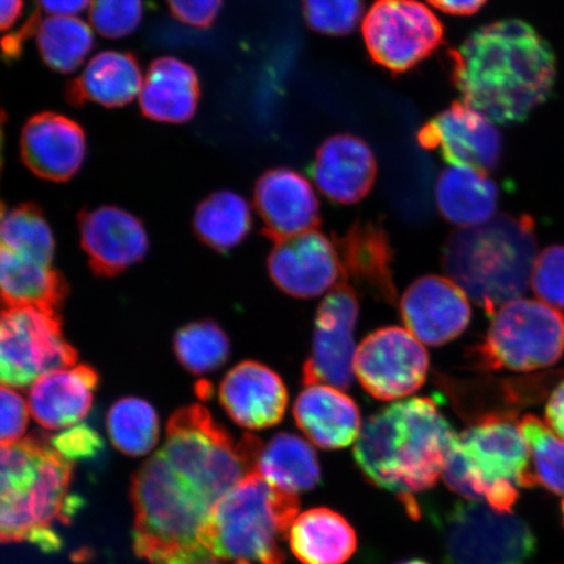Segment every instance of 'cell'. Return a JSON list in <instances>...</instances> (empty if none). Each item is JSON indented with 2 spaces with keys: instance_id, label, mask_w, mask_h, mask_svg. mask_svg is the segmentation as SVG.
Returning a JSON list of instances; mask_svg holds the SVG:
<instances>
[{
  "instance_id": "bcb514c9",
  "label": "cell",
  "mask_w": 564,
  "mask_h": 564,
  "mask_svg": "<svg viewBox=\"0 0 564 564\" xmlns=\"http://www.w3.org/2000/svg\"><path fill=\"white\" fill-rule=\"evenodd\" d=\"M24 0H0V32L11 30L23 13Z\"/></svg>"
},
{
  "instance_id": "277c9868",
  "label": "cell",
  "mask_w": 564,
  "mask_h": 564,
  "mask_svg": "<svg viewBox=\"0 0 564 564\" xmlns=\"http://www.w3.org/2000/svg\"><path fill=\"white\" fill-rule=\"evenodd\" d=\"M73 463L35 438L0 444V544L30 541L58 552L56 524H68L83 502L70 496Z\"/></svg>"
},
{
  "instance_id": "f907efd6",
  "label": "cell",
  "mask_w": 564,
  "mask_h": 564,
  "mask_svg": "<svg viewBox=\"0 0 564 564\" xmlns=\"http://www.w3.org/2000/svg\"><path fill=\"white\" fill-rule=\"evenodd\" d=\"M403 564H429V563L423 562V561H411V562H406V563H403Z\"/></svg>"
},
{
  "instance_id": "4dcf8cb0",
  "label": "cell",
  "mask_w": 564,
  "mask_h": 564,
  "mask_svg": "<svg viewBox=\"0 0 564 564\" xmlns=\"http://www.w3.org/2000/svg\"><path fill=\"white\" fill-rule=\"evenodd\" d=\"M193 225L202 243L217 252L228 253L250 235L251 208L241 195L217 192L197 206Z\"/></svg>"
},
{
  "instance_id": "603a6c76",
  "label": "cell",
  "mask_w": 564,
  "mask_h": 564,
  "mask_svg": "<svg viewBox=\"0 0 564 564\" xmlns=\"http://www.w3.org/2000/svg\"><path fill=\"white\" fill-rule=\"evenodd\" d=\"M295 423L310 442L323 449H341L361 433V412L343 390L326 384L305 386L295 400Z\"/></svg>"
},
{
  "instance_id": "ee69618b",
  "label": "cell",
  "mask_w": 564,
  "mask_h": 564,
  "mask_svg": "<svg viewBox=\"0 0 564 564\" xmlns=\"http://www.w3.org/2000/svg\"><path fill=\"white\" fill-rule=\"evenodd\" d=\"M545 415L547 426L564 440V378L550 394Z\"/></svg>"
},
{
  "instance_id": "30bf717a",
  "label": "cell",
  "mask_w": 564,
  "mask_h": 564,
  "mask_svg": "<svg viewBox=\"0 0 564 564\" xmlns=\"http://www.w3.org/2000/svg\"><path fill=\"white\" fill-rule=\"evenodd\" d=\"M76 362L77 351L63 334L58 313L35 307L0 313V386L26 388Z\"/></svg>"
},
{
  "instance_id": "9a60e30c",
  "label": "cell",
  "mask_w": 564,
  "mask_h": 564,
  "mask_svg": "<svg viewBox=\"0 0 564 564\" xmlns=\"http://www.w3.org/2000/svg\"><path fill=\"white\" fill-rule=\"evenodd\" d=\"M268 272L280 291L295 299H315L344 278L337 243L317 230L274 243Z\"/></svg>"
},
{
  "instance_id": "816d5d0a",
  "label": "cell",
  "mask_w": 564,
  "mask_h": 564,
  "mask_svg": "<svg viewBox=\"0 0 564 564\" xmlns=\"http://www.w3.org/2000/svg\"><path fill=\"white\" fill-rule=\"evenodd\" d=\"M562 518H563V525H564V500H563V503H562Z\"/></svg>"
},
{
  "instance_id": "f1b7e54d",
  "label": "cell",
  "mask_w": 564,
  "mask_h": 564,
  "mask_svg": "<svg viewBox=\"0 0 564 564\" xmlns=\"http://www.w3.org/2000/svg\"><path fill=\"white\" fill-rule=\"evenodd\" d=\"M344 276H352L387 301L394 300L390 263L392 250L386 230L376 223H356L337 241Z\"/></svg>"
},
{
  "instance_id": "ab89813d",
  "label": "cell",
  "mask_w": 564,
  "mask_h": 564,
  "mask_svg": "<svg viewBox=\"0 0 564 564\" xmlns=\"http://www.w3.org/2000/svg\"><path fill=\"white\" fill-rule=\"evenodd\" d=\"M531 284L541 302L564 313V245L550 246L539 253Z\"/></svg>"
},
{
  "instance_id": "d590c367",
  "label": "cell",
  "mask_w": 564,
  "mask_h": 564,
  "mask_svg": "<svg viewBox=\"0 0 564 564\" xmlns=\"http://www.w3.org/2000/svg\"><path fill=\"white\" fill-rule=\"evenodd\" d=\"M519 427L531 453L534 486L564 494V440L531 414L521 417Z\"/></svg>"
},
{
  "instance_id": "f6af8a7d",
  "label": "cell",
  "mask_w": 564,
  "mask_h": 564,
  "mask_svg": "<svg viewBox=\"0 0 564 564\" xmlns=\"http://www.w3.org/2000/svg\"><path fill=\"white\" fill-rule=\"evenodd\" d=\"M427 2L448 15L470 17L481 10L488 0H427Z\"/></svg>"
},
{
  "instance_id": "ffe728a7",
  "label": "cell",
  "mask_w": 564,
  "mask_h": 564,
  "mask_svg": "<svg viewBox=\"0 0 564 564\" xmlns=\"http://www.w3.org/2000/svg\"><path fill=\"white\" fill-rule=\"evenodd\" d=\"M218 400L238 426L264 430L284 419L289 397L276 371L260 362L245 361L225 376Z\"/></svg>"
},
{
  "instance_id": "484cf974",
  "label": "cell",
  "mask_w": 564,
  "mask_h": 564,
  "mask_svg": "<svg viewBox=\"0 0 564 564\" xmlns=\"http://www.w3.org/2000/svg\"><path fill=\"white\" fill-rule=\"evenodd\" d=\"M143 73L135 55L102 52L91 58L83 73L68 83L66 100L73 106L97 104L122 108L143 88Z\"/></svg>"
},
{
  "instance_id": "d6986e66",
  "label": "cell",
  "mask_w": 564,
  "mask_h": 564,
  "mask_svg": "<svg viewBox=\"0 0 564 564\" xmlns=\"http://www.w3.org/2000/svg\"><path fill=\"white\" fill-rule=\"evenodd\" d=\"M21 160L42 180L67 182L80 171L87 154L86 132L79 123L56 112H41L24 126Z\"/></svg>"
},
{
  "instance_id": "836d02e7",
  "label": "cell",
  "mask_w": 564,
  "mask_h": 564,
  "mask_svg": "<svg viewBox=\"0 0 564 564\" xmlns=\"http://www.w3.org/2000/svg\"><path fill=\"white\" fill-rule=\"evenodd\" d=\"M0 247L53 264L55 241L44 212L34 203L6 210L0 217Z\"/></svg>"
},
{
  "instance_id": "ac0fdd59",
  "label": "cell",
  "mask_w": 564,
  "mask_h": 564,
  "mask_svg": "<svg viewBox=\"0 0 564 564\" xmlns=\"http://www.w3.org/2000/svg\"><path fill=\"white\" fill-rule=\"evenodd\" d=\"M253 206L263 221V235L274 241L316 230L321 204L310 182L288 167L265 172L253 188Z\"/></svg>"
},
{
  "instance_id": "44dd1931",
  "label": "cell",
  "mask_w": 564,
  "mask_h": 564,
  "mask_svg": "<svg viewBox=\"0 0 564 564\" xmlns=\"http://www.w3.org/2000/svg\"><path fill=\"white\" fill-rule=\"evenodd\" d=\"M310 172L328 200L349 206L369 195L377 181L378 164L365 140L336 135L316 151Z\"/></svg>"
},
{
  "instance_id": "7c38bea8",
  "label": "cell",
  "mask_w": 564,
  "mask_h": 564,
  "mask_svg": "<svg viewBox=\"0 0 564 564\" xmlns=\"http://www.w3.org/2000/svg\"><path fill=\"white\" fill-rule=\"evenodd\" d=\"M430 358L423 344L408 329L384 327L359 344L355 373L373 399L393 401L411 397L426 382Z\"/></svg>"
},
{
  "instance_id": "d6a6232c",
  "label": "cell",
  "mask_w": 564,
  "mask_h": 564,
  "mask_svg": "<svg viewBox=\"0 0 564 564\" xmlns=\"http://www.w3.org/2000/svg\"><path fill=\"white\" fill-rule=\"evenodd\" d=\"M106 429L116 448L129 456H144L156 447L160 420L145 400L124 398L110 408Z\"/></svg>"
},
{
  "instance_id": "8d00e7d4",
  "label": "cell",
  "mask_w": 564,
  "mask_h": 564,
  "mask_svg": "<svg viewBox=\"0 0 564 564\" xmlns=\"http://www.w3.org/2000/svg\"><path fill=\"white\" fill-rule=\"evenodd\" d=\"M310 30L327 35H347L356 30L365 12V0H302Z\"/></svg>"
},
{
  "instance_id": "4316f807",
  "label": "cell",
  "mask_w": 564,
  "mask_h": 564,
  "mask_svg": "<svg viewBox=\"0 0 564 564\" xmlns=\"http://www.w3.org/2000/svg\"><path fill=\"white\" fill-rule=\"evenodd\" d=\"M443 218L462 229L479 227L496 217L499 192L488 175L474 169H444L435 186Z\"/></svg>"
},
{
  "instance_id": "7bdbcfd3",
  "label": "cell",
  "mask_w": 564,
  "mask_h": 564,
  "mask_svg": "<svg viewBox=\"0 0 564 564\" xmlns=\"http://www.w3.org/2000/svg\"><path fill=\"white\" fill-rule=\"evenodd\" d=\"M172 15L183 24L207 30L220 13L224 0H166Z\"/></svg>"
},
{
  "instance_id": "4fadbf2b",
  "label": "cell",
  "mask_w": 564,
  "mask_h": 564,
  "mask_svg": "<svg viewBox=\"0 0 564 564\" xmlns=\"http://www.w3.org/2000/svg\"><path fill=\"white\" fill-rule=\"evenodd\" d=\"M358 315L357 293L350 285L338 284L324 297L315 316L312 352L303 366V384L348 390L355 373Z\"/></svg>"
},
{
  "instance_id": "7a4b0ae2",
  "label": "cell",
  "mask_w": 564,
  "mask_h": 564,
  "mask_svg": "<svg viewBox=\"0 0 564 564\" xmlns=\"http://www.w3.org/2000/svg\"><path fill=\"white\" fill-rule=\"evenodd\" d=\"M448 58L464 104L499 124L524 122L554 88L553 48L523 20L478 28Z\"/></svg>"
},
{
  "instance_id": "74e56055",
  "label": "cell",
  "mask_w": 564,
  "mask_h": 564,
  "mask_svg": "<svg viewBox=\"0 0 564 564\" xmlns=\"http://www.w3.org/2000/svg\"><path fill=\"white\" fill-rule=\"evenodd\" d=\"M143 0H91L89 20L106 39H122L138 30Z\"/></svg>"
},
{
  "instance_id": "5bb4252c",
  "label": "cell",
  "mask_w": 564,
  "mask_h": 564,
  "mask_svg": "<svg viewBox=\"0 0 564 564\" xmlns=\"http://www.w3.org/2000/svg\"><path fill=\"white\" fill-rule=\"evenodd\" d=\"M425 150H438L454 166L491 173L502 160V135L488 117L464 102H454L419 131Z\"/></svg>"
},
{
  "instance_id": "3957f363",
  "label": "cell",
  "mask_w": 564,
  "mask_h": 564,
  "mask_svg": "<svg viewBox=\"0 0 564 564\" xmlns=\"http://www.w3.org/2000/svg\"><path fill=\"white\" fill-rule=\"evenodd\" d=\"M456 440L434 400L413 398L366 421L356 441L355 458L370 482L398 492L409 512H417L412 494L438 481Z\"/></svg>"
},
{
  "instance_id": "e575fe53",
  "label": "cell",
  "mask_w": 564,
  "mask_h": 564,
  "mask_svg": "<svg viewBox=\"0 0 564 564\" xmlns=\"http://www.w3.org/2000/svg\"><path fill=\"white\" fill-rule=\"evenodd\" d=\"M174 351L180 364L194 376L214 372L230 357V340L212 321L189 323L174 337Z\"/></svg>"
},
{
  "instance_id": "1f68e13d",
  "label": "cell",
  "mask_w": 564,
  "mask_h": 564,
  "mask_svg": "<svg viewBox=\"0 0 564 564\" xmlns=\"http://www.w3.org/2000/svg\"><path fill=\"white\" fill-rule=\"evenodd\" d=\"M34 35L42 61L59 74L75 73L95 46L90 26L76 17L46 18Z\"/></svg>"
},
{
  "instance_id": "f35d334b",
  "label": "cell",
  "mask_w": 564,
  "mask_h": 564,
  "mask_svg": "<svg viewBox=\"0 0 564 564\" xmlns=\"http://www.w3.org/2000/svg\"><path fill=\"white\" fill-rule=\"evenodd\" d=\"M91 0H35L34 11L15 33L7 35L0 44L6 61H15L23 53L24 46L37 31L41 21L54 17H75L87 10Z\"/></svg>"
},
{
  "instance_id": "7402d4cb",
  "label": "cell",
  "mask_w": 564,
  "mask_h": 564,
  "mask_svg": "<svg viewBox=\"0 0 564 564\" xmlns=\"http://www.w3.org/2000/svg\"><path fill=\"white\" fill-rule=\"evenodd\" d=\"M98 373L87 365L55 370L35 382L28 408L46 430H66L87 417L98 386Z\"/></svg>"
},
{
  "instance_id": "f546056e",
  "label": "cell",
  "mask_w": 564,
  "mask_h": 564,
  "mask_svg": "<svg viewBox=\"0 0 564 564\" xmlns=\"http://www.w3.org/2000/svg\"><path fill=\"white\" fill-rule=\"evenodd\" d=\"M256 471L282 491H308L321 482V467L312 446L300 436L279 433L260 449Z\"/></svg>"
},
{
  "instance_id": "7dc6e473",
  "label": "cell",
  "mask_w": 564,
  "mask_h": 564,
  "mask_svg": "<svg viewBox=\"0 0 564 564\" xmlns=\"http://www.w3.org/2000/svg\"><path fill=\"white\" fill-rule=\"evenodd\" d=\"M166 564H227L220 562V560L214 558V556H210L207 552H196L193 554H188L185 556H181V558H176L172 562H169Z\"/></svg>"
},
{
  "instance_id": "cb8c5ba5",
  "label": "cell",
  "mask_w": 564,
  "mask_h": 564,
  "mask_svg": "<svg viewBox=\"0 0 564 564\" xmlns=\"http://www.w3.org/2000/svg\"><path fill=\"white\" fill-rule=\"evenodd\" d=\"M139 96L144 117L161 123H186L199 105V77L187 63L162 56L148 68Z\"/></svg>"
},
{
  "instance_id": "e0dca14e",
  "label": "cell",
  "mask_w": 564,
  "mask_h": 564,
  "mask_svg": "<svg viewBox=\"0 0 564 564\" xmlns=\"http://www.w3.org/2000/svg\"><path fill=\"white\" fill-rule=\"evenodd\" d=\"M79 229L91 271L100 278L118 276L141 262L150 249L143 223L118 207L82 210Z\"/></svg>"
},
{
  "instance_id": "60d3db41",
  "label": "cell",
  "mask_w": 564,
  "mask_h": 564,
  "mask_svg": "<svg viewBox=\"0 0 564 564\" xmlns=\"http://www.w3.org/2000/svg\"><path fill=\"white\" fill-rule=\"evenodd\" d=\"M51 440V446L56 453L70 463L91 460L104 448L101 436L88 425H76L63 430Z\"/></svg>"
},
{
  "instance_id": "c3c4849f",
  "label": "cell",
  "mask_w": 564,
  "mask_h": 564,
  "mask_svg": "<svg viewBox=\"0 0 564 564\" xmlns=\"http://www.w3.org/2000/svg\"><path fill=\"white\" fill-rule=\"evenodd\" d=\"M4 126L6 115L4 111L0 109V172H2L3 167Z\"/></svg>"
},
{
  "instance_id": "6da1fadb",
  "label": "cell",
  "mask_w": 564,
  "mask_h": 564,
  "mask_svg": "<svg viewBox=\"0 0 564 564\" xmlns=\"http://www.w3.org/2000/svg\"><path fill=\"white\" fill-rule=\"evenodd\" d=\"M262 442L236 443L206 408L189 405L167 423L164 446L141 465L131 488L133 547L151 564L204 550L200 535L218 500L256 465Z\"/></svg>"
},
{
  "instance_id": "8992f818",
  "label": "cell",
  "mask_w": 564,
  "mask_h": 564,
  "mask_svg": "<svg viewBox=\"0 0 564 564\" xmlns=\"http://www.w3.org/2000/svg\"><path fill=\"white\" fill-rule=\"evenodd\" d=\"M299 505L297 496L274 488L252 470L218 500L200 545L214 558L231 564H284L280 544Z\"/></svg>"
},
{
  "instance_id": "52a82bcc",
  "label": "cell",
  "mask_w": 564,
  "mask_h": 564,
  "mask_svg": "<svg viewBox=\"0 0 564 564\" xmlns=\"http://www.w3.org/2000/svg\"><path fill=\"white\" fill-rule=\"evenodd\" d=\"M442 476L462 497L512 512L519 490L534 486L531 453L514 414L489 415L457 435Z\"/></svg>"
},
{
  "instance_id": "681fc988",
  "label": "cell",
  "mask_w": 564,
  "mask_h": 564,
  "mask_svg": "<svg viewBox=\"0 0 564 564\" xmlns=\"http://www.w3.org/2000/svg\"><path fill=\"white\" fill-rule=\"evenodd\" d=\"M4 212H6L4 204L2 202H0V217L3 216Z\"/></svg>"
},
{
  "instance_id": "83f0119b",
  "label": "cell",
  "mask_w": 564,
  "mask_h": 564,
  "mask_svg": "<svg viewBox=\"0 0 564 564\" xmlns=\"http://www.w3.org/2000/svg\"><path fill=\"white\" fill-rule=\"evenodd\" d=\"M289 544L303 564H344L357 549L355 529L329 509H313L295 518L289 531Z\"/></svg>"
},
{
  "instance_id": "9c48e42d",
  "label": "cell",
  "mask_w": 564,
  "mask_h": 564,
  "mask_svg": "<svg viewBox=\"0 0 564 564\" xmlns=\"http://www.w3.org/2000/svg\"><path fill=\"white\" fill-rule=\"evenodd\" d=\"M447 564H524L538 550L525 521L481 502L458 503L443 521Z\"/></svg>"
},
{
  "instance_id": "2e32d148",
  "label": "cell",
  "mask_w": 564,
  "mask_h": 564,
  "mask_svg": "<svg viewBox=\"0 0 564 564\" xmlns=\"http://www.w3.org/2000/svg\"><path fill=\"white\" fill-rule=\"evenodd\" d=\"M400 312L409 333L429 347L455 340L471 319L468 295L449 278L436 274L415 280L406 289Z\"/></svg>"
},
{
  "instance_id": "d4e9b609",
  "label": "cell",
  "mask_w": 564,
  "mask_h": 564,
  "mask_svg": "<svg viewBox=\"0 0 564 564\" xmlns=\"http://www.w3.org/2000/svg\"><path fill=\"white\" fill-rule=\"evenodd\" d=\"M68 285L53 264L0 247V308L35 307L58 313Z\"/></svg>"
},
{
  "instance_id": "5b68a950",
  "label": "cell",
  "mask_w": 564,
  "mask_h": 564,
  "mask_svg": "<svg viewBox=\"0 0 564 564\" xmlns=\"http://www.w3.org/2000/svg\"><path fill=\"white\" fill-rule=\"evenodd\" d=\"M538 257L532 218L500 215L454 231L443 247L442 264L468 299L492 315L523 299Z\"/></svg>"
},
{
  "instance_id": "ba28073f",
  "label": "cell",
  "mask_w": 564,
  "mask_h": 564,
  "mask_svg": "<svg viewBox=\"0 0 564 564\" xmlns=\"http://www.w3.org/2000/svg\"><path fill=\"white\" fill-rule=\"evenodd\" d=\"M481 370L531 372L564 356V313L533 300H517L492 314L488 333L470 350Z\"/></svg>"
},
{
  "instance_id": "8fae6325",
  "label": "cell",
  "mask_w": 564,
  "mask_h": 564,
  "mask_svg": "<svg viewBox=\"0 0 564 564\" xmlns=\"http://www.w3.org/2000/svg\"><path fill=\"white\" fill-rule=\"evenodd\" d=\"M362 34L371 59L401 75L438 51L444 26L420 0H376L366 13Z\"/></svg>"
},
{
  "instance_id": "b9f144b4",
  "label": "cell",
  "mask_w": 564,
  "mask_h": 564,
  "mask_svg": "<svg viewBox=\"0 0 564 564\" xmlns=\"http://www.w3.org/2000/svg\"><path fill=\"white\" fill-rule=\"evenodd\" d=\"M30 421V408L20 394L0 386V444L23 438Z\"/></svg>"
}]
</instances>
